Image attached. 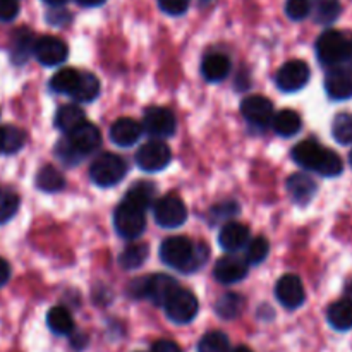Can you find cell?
I'll return each instance as SVG.
<instances>
[{
	"label": "cell",
	"instance_id": "46",
	"mask_svg": "<svg viewBox=\"0 0 352 352\" xmlns=\"http://www.w3.org/2000/svg\"><path fill=\"white\" fill-rule=\"evenodd\" d=\"M76 2L82 7H98V6H102L105 0H76Z\"/></svg>",
	"mask_w": 352,
	"mask_h": 352
},
{
	"label": "cell",
	"instance_id": "39",
	"mask_svg": "<svg viewBox=\"0 0 352 352\" xmlns=\"http://www.w3.org/2000/svg\"><path fill=\"white\" fill-rule=\"evenodd\" d=\"M285 14L292 21H302L311 14V0H287Z\"/></svg>",
	"mask_w": 352,
	"mask_h": 352
},
{
	"label": "cell",
	"instance_id": "28",
	"mask_svg": "<svg viewBox=\"0 0 352 352\" xmlns=\"http://www.w3.org/2000/svg\"><path fill=\"white\" fill-rule=\"evenodd\" d=\"M47 325L57 336H69L74 330V320L64 306H55L48 311Z\"/></svg>",
	"mask_w": 352,
	"mask_h": 352
},
{
	"label": "cell",
	"instance_id": "17",
	"mask_svg": "<svg viewBox=\"0 0 352 352\" xmlns=\"http://www.w3.org/2000/svg\"><path fill=\"white\" fill-rule=\"evenodd\" d=\"M213 275L220 284H237L248 275V263L244 258L239 256H223L217 261L215 268H213Z\"/></svg>",
	"mask_w": 352,
	"mask_h": 352
},
{
	"label": "cell",
	"instance_id": "31",
	"mask_svg": "<svg viewBox=\"0 0 352 352\" xmlns=\"http://www.w3.org/2000/svg\"><path fill=\"white\" fill-rule=\"evenodd\" d=\"M79 82V72L76 69L64 67L58 69L50 79V88L60 95H72Z\"/></svg>",
	"mask_w": 352,
	"mask_h": 352
},
{
	"label": "cell",
	"instance_id": "20",
	"mask_svg": "<svg viewBox=\"0 0 352 352\" xmlns=\"http://www.w3.org/2000/svg\"><path fill=\"white\" fill-rule=\"evenodd\" d=\"M248 243H250V229L243 223H226L219 234V244L226 251H239Z\"/></svg>",
	"mask_w": 352,
	"mask_h": 352
},
{
	"label": "cell",
	"instance_id": "26",
	"mask_svg": "<svg viewBox=\"0 0 352 352\" xmlns=\"http://www.w3.org/2000/svg\"><path fill=\"white\" fill-rule=\"evenodd\" d=\"M34 36L30 30H19L14 33L12 47H10V57L14 64H23L28 60L30 54L34 48Z\"/></svg>",
	"mask_w": 352,
	"mask_h": 352
},
{
	"label": "cell",
	"instance_id": "23",
	"mask_svg": "<svg viewBox=\"0 0 352 352\" xmlns=\"http://www.w3.org/2000/svg\"><path fill=\"white\" fill-rule=\"evenodd\" d=\"M327 320H329L330 327L336 330L346 332L352 329V301L351 299H340L333 305L329 306L327 311Z\"/></svg>",
	"mask_w": 352,
	"mask_h": 352
},
{
	"label": "cell",
	"instance_id": "37",
	"mask_svg": "<svg viewBox=\"0 0 352 352\" xmlns=\"http://www.w3.org/2000/svg\"><path fill=\"white\" fill-rule=\"evenodd\" d=\"M270 253V243L265 237H254L253 241L246 244V263L248 265H258L265 260Z\"/></svg>",
	"mask_w": 352,
	"mask_h": 352
},
{
	"label": "cell",
	"instance_id": "35",
	"mask_svg": "<svg viewBox=\"0 0 352 352\" xmlns=\"http://www.w3.org/2000/svg\"><path fill=\"white\" fill-rule=\"evenodd\" d=\"M332 134L337 143L352 144V113L344 112L333 119Z\"/></svg>",
	"mask_w": 352,
	"mask_h": 352
},
{
	"label": "cell",
	"instance_id": "13",
	"mask_svg": "<svg viewBox=\"0 0 352 352\" xmlns=\"http://www.w3.org/2000/svg\"><path fill=\"white\" fill-rule=\"evenodd\" d=\"M241 112L248 122L258 127H265L272 124L274 119V103L261 95H251L241 102Z\"/></svg>",
	"mask_w": 352,
	"mask_h": 352
},
{
	"label": "cell",
	"instance_id": "36",
	"mask_svg": "<svg viewBox=\"0 0 352 352\" xmlns=\"http://www.w3.org/2000/svg\"><path fill=\"white\" fill-rule=\"evenodd\" d=\"M19 196L10 189H0V226L7 223L19 210Z\"/></svg>",
	"mask_w": 352,
	"mask_h": 352
},
{
	"label": "cell",
	"instance_id": "38",
	"mask_svg": "<svg viewBox=\"0 0 352 352\" xmlns=\"http://www.w3.org/2000/svg\"><path fill=\"white\" fill-rule=\"evenodd\" d=\"M24 141H26V134L23 129L14 126H3V151L2 153H16L23 148Z\"/></svg>",
	"mask_w": 352,
	"mask_h": 352
},
{
	"label": "cell",
	"instance_id": "41",
	"mask_svg": "<svg viewBox=\"0 0 352 352\" xmlns=\"http://www.w3.org/2000/svg\"><path fill=\"white\" fill-rule=\"evenodd\" d=\"M17 14H19L17 0H0V21L9 23V21L16 19Z\"/></svg>",
	"mask_w": 352,
	"mask_h": 352
},
{
	"label": "cell",
	"instance_id": "47",
	"mask_svg": "<svg viewBox=\"0 0 352 352\" xmlns=\"http://www.w3.org/2000/svg\"><path fill=\"white\" fill-rule=\"evenodd\" d=\"M43 2L48 3V6H52V7H62V6H65L69 0H43Z\"/></svg>",
	"mask_w": 352,
	"mask_h": 352
},
{
	"label": "cell",
	"instance_id": "32",
	"mask_svg": "<svg viewBox=\"0 0 352 352\" xmlns=\"http://www.w3.org/2000/svg\"><path fill=\"white\" fill-rule=\"evenodd\" d=\"M244 309V298L236 294V292H227L217 301L215 311L220 318L234 320L243 313Z\"/></svg>",
	"mask_w": 352,
	"mask_h": 352
},
{
	"label": "cell",
	"instance_id": "50",
	"mask_svg": "<svg viewBox=\"0 0 352 352\" xmlns=\"http://www.w3.org/2000/svg\"><path fill=\"white\" fill-rule=\"evenodd\" d=\"M232 352H253L250 349V347H244V346H239V347H236V349H234Z\"/></svg>",
	"mask_w": 352,
	"mask_h": 352
},
{
	"label": "cell",
	"instance_id": "2",
	"mask_svg": "<svg viewBox=\"0 0 352 352\" xmlns=\"http://www.w3.org/2000/svg\"><path fill=\"white\" fill-rule=\"evenodd\" d=\"M292 158L302 168L316 172L323 177H337L344 170V164L339 155L313 140L296 144L292 150Z\"/></svg>",
	"mask_w": 352,
	"mask_h": 352
},
{
	"label": "cell",
	"instance_id": "4",
	"mask_svg": "<svg viewBox=\"0 0 352 352\" xmlns=\"http://www.w3.org/2000/svg\"><path fill=\"white\" fill-rule=\"evenodd\" d=\"M127 174V164L116 153H103L96 158L89 168L91 181L100 188H112L119 184Z\"/></svg>",
	"mask_w": 352,
	"mask_h": 352
},
{
	"label": "cell",
	"instance_id": "30",
	"mask_svg": "<svg viewBox=\"0 0 352 352\" xmlns=\"http://www.w3.org/2000/svg\"><path fill=\"white\" fill-rule=\"evenodd\" d=\"M36 186L43 192H58L64 189L65 179L54 165H45L36 174Z\"/></svg>",
	"mask_w": 352,
	"mask_h": 352
},
{
	"label": "cell",
	"instance_id": "5",
	"mask_svg": "<svg viewBox=\"0 0 352 352\" xmlns=\"http://www.w3.org/2000/svg\"><path fill=\"white\" fill-rule=\"evenodd\" d=\"M177 289L179 284L175 282V278L164 274L151 275V277L141 278V280L134 282L133 284V292L136 298L150 299V301L155 302L157 306H164L165 301H167Z\"/></svg>",
	"mask_w": 352,
	"mask_h": 352
},
{
	"label": "cell",
	"instance_id": "51",
	"mask_svg": "<svg viewBox=\"0 0 352 352\" xmlns=\"http://www.w3.org/2000/svg\"><path fill=\"white\" fill-rule=\"evenodd\" d=\"M347 294H349V299L352 301V280L349 282V285H347Z\"/></svg>",
	"mask_w": 352,
	"mask_h": 352
},
{
	"label": "cell",
	"instance_id": "44",
	"mask_svg": "<svg viewBox=\"0 0 352 352\" xmlns=\"http://www.w3.org/2000/svg\"><path fill=\"white\" fill-rule=\"evenodd\" d=\"M10 278V267L9 263H7L3 258H0V287H3V285L9 282Z\"/></svg>",
	"mask_w": 352,
	"mask_h": 352
},
{
	"label": "cell",
	"instance_id": "11",
	"mask_svg": "<svg viewBox=\"0 0 352 352\" xmlns=\"http://www.w3.org/2000/svg\"><path fill=\"white\" fill-rule=\"evenodd\" d=\"M144 133L153 138H170L177 129L174 113L164 107H150L141 122Z\"/></svg>",
	"mask_w": 352,
	"mask_h": 352
},
{
	"label": "cell",
	"instance_id": "15",
	"mask_svg": "<svg viewBox=\"0 0 352 352\" xmlns=\"http://www.w3.org/2000/svg\"><path fill=\"white\" fill-rule=\"evenodd\" d=\"M275 296L280 301V305L287 309H296L299 306H302L306 299L305 287H302V282L298 275L287 274L277 282V287H275Z\"/></svg>",
	"mask_w": 352,
	"mask_h": 352
},
{
	"label": "cell",
	"instance_id": "42",
	"mask_svg": "<svg viewBox=\"0 0 352 352\" xmlns=\"http://www.w3.org/2000/svg\"><path fill=\"white\" fill-rule=\"evenodd\" d=\"M57 155L65 162V164H69V165H74V162L81 160L82 158L81 155H79L78 151H76L74 148L69 144V141H62V143H58Z\"/></svg>",
	"mask_w": 352,
	"mask_h": 352
},
{
	"label": "cell",
	"instance_id": "10",
	"mask_svg": "<svg viewBox=\"0 0 352 352\" xmlns=\"http://www.w3.org/2000/svg\"><path fill=\"white\" fill-rule=\"evenodd\" d=\"M170 160V148L158 140L143 144V146L136 151V164L138 167L144 172L164 170L165 167H168Z\"/></svg>",
	"mask_w": 352,
	"mask_h": 352
},
{
	"label": "cell",
	"instance_id": "33",
	"mask_svg": "<svg viewBox=\"0 0 352 352\" xmlns=\"http://www.w3.org/2000/svg\"><path fill=\"white\" fill-rule=\"evenodd\" d=\"M148 254H150V250L146 244H131L120 253L119 263L126 270H136L143 267L144 261L148 260Z\"/></svg>",
	"mask_w": 352,
	"mask_h": 352
},
{
	"label": "cell",
	"instance_id": "1",
	"mask_svg": "<svg viewBox=\"0 0 352 352\" xmlns=\"http://www.w3.org/2000/svg\"><path fill=\"white\" fill-rule=\"evenodd\" d=\"M160 258L170 268H175L182 274H192L205 265L206 258H208V250L205 244L196 246L188 237L175 236L168 237L162 243Z\"/></svg>",
	"mask_w": 352,
	"mask_h": 352
},
{
	"label": "cell",
	"instance_id": "27",
	"mask_svg": "<svg viewBox=\"0 0 352 352\" xmlns=\"http://www.w3.org/2000/svg\"><path fill=\"white\" fill-rule=\"evenodd\" d=\"M311 12L318 24H332L342 12V6L340 0H313Z\"/></svg>",
	"mask_w": 352,
	"mask_h": 352
},
{
	"label": "cell",
	"instance_id": "6",
	"mask_svg": "<svg viewBox=\"0 0 352 352\" xmlns=\"http://www.w3.org/2000/svg\"><path fill=\"white\" fill-rule=\"evenodd\" d=\"M198 308L199 305L196 296L191 291H186V289L181 287L174 291V294L164 305L167 318L170 322L179 323V325L191 323L196 318V315H198Z\"/></svg>",
	"mask_w": 352,
	"mask_h": 352
},
{
	"label": "cell",
	"instance_id": "18",
	"mask_svg": "<svg viewBox=\"0 0 352 352\" xmlns=\"http://www.w3.org/2000/svg\"><path fill=\"white\" fill-rule=\"evenodd\" d=\"M143 134V127L141 122L131 119V117H122V119H117L116 122L110 127V140L120 148H129L134 143H138V140Z\"/></svg>",
	"mask_w": 352,
	"mask_h": 352
},
{
	"label": "cell",
	"instance_id": "19",
	"mask_svg": "<svg viewBox=\"0 0 352 352\" xmlns=\"http://www.w3.org/2000/svg\"><path fill=\"white\" fill-rule=\"evenodd\" d=\"M289 195L298 205L305 206L313 199L316 192V182L306 174H292L285 182Z\"/></svg>",
	"mask_w": 352,
	"mask_h": 352
},
{
	"label": "cell",
	"instance_id": "22",
	"mask_svg": "<svg viewBox=\"0 0 352 352\" xmlns=\"http://www.w3.org/2000/svg\"><path fill=\"white\" fill-rule=\"evenodd\" d=\"M230 72V60L223 54H208L203 58L201 74L206 81L219 82L229 76Z\"/></svg>",
	"mask_w": 352,
	"mask_h": 352
},
{
	"label": "cell",
	"instance_id": "48",
	"mask_svg": "<svg viewBox=\"0 0 352 352\" xmlns=\"http://www.w3.org/2000/svg\"><path fill=\"white\" fill-rule=\"evenodd\" d=\"M347 64L352 67V38H349V48H347Z\"/></svg>",
	"mask_w": 352,
	"mask_h": 352
},
{
	"label": "cell",
	"instance_id": "25",
	"mask_svg": "<svg viewBox=\"0 0 352 352\" xmlns=\"http://www.w3.org/2000/svg\"><path fill=\"white\" fill-rule=\"evenodd\" d=\"M272 127L277 134L284 138H292L301 131L302 122H301V117H299L298 112L291 109H285L280 110L274 116L272 119Z\"/></svg>",
	"mask_w": 352,
	"mask_h": 352
},
{
	"label": "cell",
	"instance_id": "24",
	"mask_svg": "<svg viewBox=\"0 0 352 352\" xmlns=\"http://www.w3.org/2000/svg\"><path fill=\"white\" fill-rule=\"evenodd\" d=\"M82 122H86L85 110L79 105H64L55 113V126L62 133L71 134L72 131L78 129Z\"/></svg>",
	"mask_w": 352,
	"mask_h": 352
},
{
	"label": "cell",
	"instance_id": "9",
	"mask_svg": "<svg viewBox=\"0 0 352 352\" xmlns=\"http://www.w3.org/2000/svg\"><path fill=\"white\" fill-rule=\"evenodd\" d=\"M309 76H311V71L305 60H289L278 69L275 82L280 91L296 93L308 85Z\"/></svg>",
	"mask_w": 352,
	"mask_h": 352
},
{
	"label": "cell",
	"instance_id": "3",
	"mask_svg": "<svg viewBox=\"0 0 352 352\" xmlns=\"http://www.w3.org/2000/svg\"><path fill=\"white\" fill-rule=\"evenodd\" d=\"M349 38L337 30H329L316 40V57L320 64L332 69L347 60Z\"/></svg>",
	"mask_w": 352,
	"mask_h": 352
},
{
	"label": "cell",
	"instance_id": "29",
	"mask_svg": "<svg viewBox=\"0 0 352 352\" xmlns=\"http://www.w3.org/2000/svg\"><path fill=\"white\" fill-rule=\"evenodd\" d=\"M100 93V81L96 79V76H93L91 72H79V82L76 86L74 93H72V98L79 103H88L98 96Z\"/></svg>",
	"mask_w": 352,
	"mask_h": 352
},
{
	"label": "cell",
	"instance_id": "14",
	"mask_svg": "<svg viewBox=\"0 0 352 352\" xmlns=\"http://www.w3.org/2000/svg\"><path fill=\"white\" fill-rule=\"evenodd\" d=\"M325 89L332 100L352 98V67L337 65L329 69L325 76Z\"/></svg>",
	"mask_w": 352,
	"mask_h": 352
},
{
	"label": "cell",
	"instance_id": "16",
	"mask_svg": "<svg viewBox=\"0 0 352 352\" xmlns=\"http://www.w3.org/2000/svg\"><path fill=\"white\" fill-rule=\"evenodd\" d=\"M69 144L78 151L81 157L93 153L102 144V133L91 122H82L78 129L72 131L67 138Z\"/></svg>",
	"mask_w": 352,
	"mask_h": 352
},
{
	"label": "cell",
	"instance_id": "40",
	"mask_svg": "<svg viewBox=\"0 0 352 352\" xmlns=\"http://www.w3.org/2000/svg\"><path fill=\"white\" fill-rule=\"evenodd\" d=\"M191 0H158V6L168 16H182L189 9Z\"/></svg>",
	"mask_w": 352,
	"mask_h": 352
},
{
	"label": "cell",
	"instance_id": "21",
	"mask_svg": "<svg viewBox=\"0 0 352 352\" xmlns=\"http://www.w3.org/2000/svg\"><path fill=\"white\" fill-rule=\"evenodd\" d=\"M153 199H155V186L151 184V182L141 181V182H136V184L131 186V188L127 189L122 203L140 210V212H146V210L153 205Z\"/></svg>",
	"mask_w": 352,
	"mask_h": 352
},
{
	"label": "cell",
	"instance_id": "8",
	"mask_svg": "<svg viewBox=\"0 0 352 352\" xmlns=\"http://www.w3.org/2000/svg\"><path fill=\"white\" fill-rule=\"evenodd\" d=\"M113 226H116L117 234L124 239H136L146 229V219L144 212L133 208V206L120 203L113 213Z\"/></svg>",
	"mask_w": 352,
	"mask_h": 352
},
{
	"label": "cell",
	"instance_id": "12",
	"mask_svg": "<svg viewBox=\"0 0 352 352\" xmlns=\"http://www.w3.org/2000/svg\"><path fill=\"white\" fill-rule=\"evenodd\" d=\"M33 54L40 64L47 65V67H55V65L64 64L69 55V48L60 38L41 36L34 41Z\"/></svg>",
	"mask_w": 352,
	"mask_h": 352
},
{
	"label": "cell",
	"instance_id": "52",
	"mask_svg": "<svg viewBox=\"0 0 352 352\" xmlns=\"http://www.w3.org/2000/svg\"><path fill=\"white\" fill-rule=\"evenodd\" d=\"M349 162H351V167H352V151H351V155H349Z\"/></svg>",
	"mask_w": 352,
	"mask_h": 352
},
{
	"label": "cell",
	"instance_id": "7",
	"mask_svg": "<svg viewBox=\"0 0 352 352\" xmlns=\"http://www.w3.org/2000/svg\"><path fill=\"white\" fill-rule=\"evenodd\" d=\"M155 222L165 229H177L188 220V208L177 195H165L153 203Z\"/></svg>",
	"mask_w": 352,
	"mask_h": 352
},
{
	"label": "cell",
	"instance_id": "45",
	"mask_svg": "<svg viewBox=\"0 0 352 352\" xmlns=\"http://www.w3.org/2000/svg\"><path fill=\"white\" fill-rule=\"evenodd\" d=\"M86 342H88V337L82 336V333H76L72 337V346H74V349H82L86 346Z\"/></svg>",
	"mask_w": 352,
	"mask_h": 352
},
{
	"label": "cell",
	"instance_id": "43",
	"mask_svg": "<svg viewBox=\"0 0 352 352\" xmlns=\"http://www.w3.org/2000/svg\"><path fill=\"white\" fill-rule=\"evenodd\" d=\"M151 352H182L181 347L174 342V340H167V339H162L157 340L151 347Z\"/></svg>",
	"mask_w": 352,
	"mask_h": 352
},
{
	"label": "cell",
	"instance_id": "49",
	"mask_svg": "<svg viewBox=\"0 0 352 352\" xmlns=\"http://www.w3.org/2000/svg\"><path fill=\"white\" fill-rule=\"evenodd\" d=\"M3 151V127L0 126V153Z\"/></svg>",
	"mask_w": 352,
	"mask_h": 352
},
{
	"label": "cell",
	"instance_id": "34",
	"mask_svg": "<svg viewBox=\"0 0 352 352\" xmlns=\"http://www.w3.org/2000/svg\"><path fill=\"white\" fill-rule=\"evenodd\" d=\"M198 352H230L229 337L223 332H208L199 340Z\"/></svg>",
	"mask_w": 352,
	"mask_h": 352
}]
</instances>
